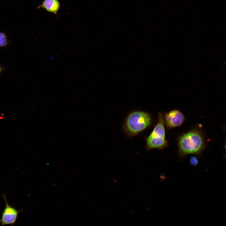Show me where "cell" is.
Wrapping results in <instances>:
<instances>
[{
  "mask_svg": "<svg viewBox=\"0 0 226 226\" xmlns=\"http://www.w3.org/2000/svg\"><path fill=\"white\" fill-rule=\"evenodd\" d=\"M3 197L5 202L6 206L0 219V223L2 226L7 224L13 225L17 219L19 213L20 211H18L10 205L7 201L5 195H3Z\"/></svg>",
  "mask_w": 226,
  "mask_h": 226,
  "instance_id": "cell-5",
  "label": "cell"
},
{
  "mask_svg": "<svg viewBox=\"0 0 226 226\" xmlns=\"http://www.w3.org/2000/svg\"><path fill=\"white\" fill-rule=\"evenodd\" d=\"M60 7L58 0H44L38 8H42L47 12L56 14Z\"/></svg>",
  "mask_w": 226,
  "mask_h": 226,
  "instance_id": "cell-6",
  "label": "cell"
},
{
  "mask_svg": "<svg viewBox=\"0 0 226 226\" xmlns=\"http://www.w3.org/2000/svg\"><path fill=\"white\" fill-rule=\"evenodd\" d=\"M190 162L191 164L196 165L198 163V159L196 157L192 156L190 158Z\"/></svg>",
  "mask_w": 226,
  "mask_h": 226,
  "instance_id": "cell-8",
  "label": "cell"
},
{
  "mask_svg": "<svg viewBox=\"0 0 226 226\" xmlns=\"http://www.w3.org/2000/svg\"><path fill=\"white\" fill-rule=\"evenodd\" d=\"M206 143L204 136L200 130H191L178 138L179 154L181 157L189 154L200 155L204 150Z\"/></svg>",
  "mask_w": 226,
  "mask_h": 226,
  "instance_id": "cell-1",
  "label": "cell"
},
{
  "mask_svg": "<svg viewBox=\"0 0 226 226\" xmlns=\"http://www.w3.org/2000/svg\"><path fill=\"white\" fill-rule=\"evenodd\" d=\"M152 119L149 114L142 111H135L126 117L123 126V129L130 136H133L141 133L150 126Z\"/></svg>",
  "mask_w": 226,
  "mask_h": 226,
  "instance_id": "cell-2",
  "label": "cell"
},
{
  "mask_svg": "<svg viewBox=\"0 0 226 226\" xmlns=\"http://www.w3.org/2000/svg\"><path fill=\"white\" fill-rule=\"evenodd\" d=\"M2 67H0V74L2 71Z\"/></svg>",
  "mask_w": 226,
  "mask_h": 226,
  "instance_id": "cell-9",
  "label": "cell"
},
{
  "mask_svg": "<svg viewBox=\"0 0 226 226\" xmlns=\"http://www.w3.org/2000/svg\"><path fill=\"white\" fill-rule=\"evenodd\" d=\"M164 116L161 112L158 113L157 123L146 139V148L162 149L167 147L168 143L166 139Z\"/></svg>",
  "mask_w": 226,
  "mask_h": 226,
  "instance_id": "cell-3",
  "label": "cell"
},
{
  "mask_svg": "<svg viewBox=\"0 0 226 226\" xmlns=\"http://www.w3.org/2000/svg\"><path fill=\"white\" fill-rule=\"evenodd\" d=\"M164 117L165 124L169 129L180 126L185 120V118L183 113L176 109L165 113Z\"/></svg>",
  "mask_w": 226,
  "mask_h": 226,
  "instance_id": "cell-4",
  "label": "cell"
},
{
  "mask_svg": "<svg viewBox=\"0 0 226 226\" xmlns=\"http://www.w3.org/2000/svg\"><path fill=\"white\" fill-rule=\"evenodd\" d=\"M8 43L7 39L5 34L0 32V47L6 46Z\"/></svg>",
  "mask_w": 226,
  "mask_h": 226,
  "instance_id": "cell-7",
  "label": "cell"
}]
</instances>
